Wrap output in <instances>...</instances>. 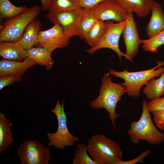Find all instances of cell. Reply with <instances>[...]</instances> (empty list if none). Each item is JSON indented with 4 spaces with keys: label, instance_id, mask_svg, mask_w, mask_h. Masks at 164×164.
<instances>
[{
    "label": "cell",
    "instance_id": "6da1fadb",
    "mask_svg": "<svg viewBox=\"0 0 164 164\" xmlns=\"http://www.w3.org/2000/svg\"><path fill=\"white\" fill-rule=\"evenodd\" d=\"M111 79L108 73L104 74L99 94L96 98L90 101L89 104L93 108L96 110L104 108L108 111V118L115 130L116 127L115 120L121 116L115 112L117 104L126 91L122 84L114 83Z\"/></svg>",
    "mask_w": 164,
    "mask_h": 164
},
{
    "label": "cell",
    "instance_id": "7a4b0ae2",
    "mask_svg": "<svg viewBox=\"0 0 164 164\" xmlns=\"http://www.w3.org/2000/svg\"><path fill=\"white\" fill-rule=\"evenodd\" d=\"M148 102L143 100L142 102V112L137 121L131 123L127 133L131 142L138 144L141 140L147 142L149 144H160L164 141V133L156 128L153 124L150 114Z\"/></svg>",
    "mask_w": 164,
    "mask_h": 164
},
{
    "label": "cell",
    "instance_id": "3957f363",
    "mask_svg": "<svg viewBox=\"0 0 164 164\" xmlns=\"http://www.w3.org/2000/svg\"><path fill=\"white\" fill-rule=\"evenodd\" d=\"M88 152L97 164H118L123 152L116 142L102 134H96L88 140Z\"/></svg>",
    "mask_w": 164,
    "mask_h": 164
},
{
    "label": "cell",
    "instance_id": "277c9868",
    "mask_svg": "<svg viewBox=\"0 0 164 164\" xmlns=\"http://www.w3.org/2000/svg\"><path fill=\"white\" fill-rule=\"evenodd\" d=\"M164 61H158L157 65L149 70L129 72L127 69L118 72L109 69L108 74L122 79V84L125 87L126 93L129 97L138 98L141 95L140 90L145 84L151 79L158 77L164 72Z\"/></svg>",
    "mask_w": 164,
    "mask_h": 164
},
{
    "label": "cell",
    "instance_id": "5b68a950",
    "mask_svg": "<svg viewBox=\"0 0 164 164\" xmlns=\"http://www.w3.org/2000/svg\"><path fill=\"white\" fill-rule=\"evenodd\" d=\"M41 9L39 6L35 5L9 19L1 26L0 42H18L29 24L39 14Z\"/></svg>",
    "mask_w": 164,
    "mask_h": 164
},
{
    "label": "cell",
    "instance_id": "8992f818",
    "mask_svg": "<svg viewBox=\"0 0 164 164\" xmlns=\"http://www.w3.org/2000/svg\"><path fill=\"white\" fill-rule=\"evenodd\" d=\"M65 101L62 100L61 104L58 100L54 108L51 110L56 116L58 122V128L54 133L49 132L47 136L49 146H53L55 148L63 150L66 147L73 146L79 141V138L71 134L67 125V115L64 109Z\"/></svg>",
    "mask_w": 164,
    "mask_h": 164
},
{
    "label": "cell",
    "instance_id": "52a82bcc",
    "mask_svg": "<svg viewBox=\"0 0 164 164\" xmlns=\"http://www.w3.org/2000/svg\"><path fill=\"white\" fill-rule=\"evenodd\" d=\"M17 153L22 164H48L51 155L49 148L36 140L24 141L18 147Z\"/></svg>",
    "mask_w": 164,
    "mask_h": 164
},
{
    "label": "cell",
    "instance_id": "ba28073f",
    "mask_svg": "<svg viewBox=\"0 0 164 164\" xmlns=\"http://www.w3.org/2000/svg\"><path fill=\"white\" fill-rule=\"evenodd\" d=\"M112 21L110 23L105 32L98 43L94 46L86 50L90 54L100 49L107 48L114 51L117 54L120 60L122 56L126 58L125 53L122 52L119 48V42L123 30L126 24V20L121 22L114 23Z\"/></svg>",
    "mask_w": 164,
    "mask_h": 164
},
{
    "label": "cell",
    "instance_id": "9c48e42d",
    "mask_svg": "<svg viewBox=\"0 0 164 164\" xmlns=\"http://www.w3.org/2000/svg\"><path fill=\"white\" fill-rule=\"evenodd\" d=\"M84 11V8H81L70 11L49 12L46 17L54 24L60 25L66 35L70 39L76 36L79 23Z\"/></svg>",
    "mask_w": 164,
    "mask_h": 164
},
{
    "label": "cell",
    "instance_id": "30bf717a",
    "mask_svg": "<svg viewBox=\"0 0 164 164\" xmlns=\"http://www.w3.org/2000/svg\"><path fill=\"white\" fill-rule=\"evenodd\" d=\"M70 39L65 34L62 27L58 24H55L47 30H40L36 46L44 47L52 53L56 49L68 46Z\"/></svg>",
    "mask_w": 164,
    "mask_h": 164
},
{
    "label": "cell",
    "instance_id": "8fae6325",
    "mask_svg": "<svg viewBox=\"0 0 164 164\" xmlns=\"http://www.w3.org/2000/svg\"><path fill=\"white\" fill-rule=\"evenodd\" d=\"M124 42L126 47L125 53L126 60L131 61L138 53L141 43L136 23L133 13L128 12L126 19V24L122 32Z\"/></svg>",
    "mask_w": 164,
    "mask_h": 164
},
{
    "label": "cell",
    "instance_id": "7c38bea8",
    "mask_svg": "<svg viewBox=\"0 0 164 164\" xmlns=\"http://www.w3.org/2000/svg\"><path fill=\"white\" fill-rule=\"evenodd\" d=\"M92 9L98 20L118 23L125 21L128 13L112 0L104 1Z\"/></svg>",
    "mask_w": 164,
    "mask_h": 164
},
{
    "label": "cell",
    "instance_id": "4fadbf2b",
    "mask_svg": "<svg viewBox=\"0 0 164 164\" xmlns=\"http://www.w3.org/2000/svg\"><path fill=\"white\" fill-rule=\"evenodd\" d=\"M151 11V17L146 28L149 39L156 37L164 28V13L160 5L154 1Z\"/></svg>",
    "mask_w": 164,
    "mask_h": 164
},
{
    "label": "cell",
    "instance_id": "5bb4252c",
    "mask_svg": "<svg viewBox=\"0 0 164 164\" xmlns=\"http://www.w3.org/2000/svg\"><path fill=\"white\" fill-rule=\"evenodd\" d=\"M36 65L28 57L21 61L2 59L0 61V77L15 73L24 74L27 70Z\"/></svg>",
    "mask_w": 164,
    "mask_h": 164
},
{
    "label": "cell",
    "instance_id": "9a60e30c",
    "mask_svg": "<svg viewBox=\"0 0 164 164\" xmlns=\"http://www.w3.org/2000/svg\"><path fill=\"white\" fill-rule=\"evenodd\" d=\"M128 12H134L140 17L150 13L154 0H112Z\"/></svg>",
    "mask_w": 164,
    "mask_h": 164
},
{
    "label": "cell",
    "instance_id": "2e32d148",
    "mask_svg": "<svg viewBox=\"0 0 164 164\" xmlns=\"http://www.w3.org/2000/svg\"><path fill=\"white\" fill-rule=\"evenodd\" d=\"M0 56L5 59L21 61L28 54L18 42L3 41L0 42Z\"/></svg>",
    "mask_w": 164,
    "mask_h": 164
},
{
    "label": "cell",
    "instance_id": "e0dca14e",
    "mask_svg": "<svg viewBox=\"0 0 164 164\" xmlns=\"http://www.w3.org/2000/svg\"><path fill=\"white\" fill-rule=\"evenodd\" d=\"M41 26L40 21L35 19L27 27L22 36L18 42L25 50H27L37 46Z\"/></svg>",
    "mask_w": 164,
    "mask_h": 164
},
{
    "label": "cell",
    "instance_id": "ac0fdd59",
    "mask_svg": "<svg viewBox=\"0 0 164 164\" xmlns=\"http://www.w3.org/2000/svg\"><path fill=\"white\" fill-rule=\"evenodd\" d=\"M27 51L28 57L36 64L45 66L47 70L52 68L55 63L51 56L52 52L44 47H33Z\"/></svg>",
    "mask_w": 164,
    "mask_h": 164
},
{
    "label": "cell",
    "instance_id": "d6986e66",
    "mask_svg": "<svg viewBox=\"0 0 164 164\" xmlns=\"http://www.w3.org/2000/svg\"><path fill=\"white\" fill-rule=\"evenodd\" d=\"M12 124L7 119L5 114L0 113V154L11 145L14 140L11 127Z\"/></svg>",
    "mask_w": 164,
    "mask_h": 164
},
{
    "label": "cell",
    "instance_id": "ffe728a7",
    "mask_svg": "<svg viewBox=\"0 0 164 164\" xmlns=\"http://www.w3.org/2000/svg\"><path fill=\"white\" fill-rule=\"evenodd\" d=\"M143 92L148 99L153 100L164 94V72L158 79L153 78L146 84Z\"/></svg>",
    "mask_w": 164,
    "mask_h": 164
},
{
    "label": "cell",
    "instance_id": "44dd1931",
    "mask_svg": "<svg viewBox=\"0 0 164 164\" xmlns=\"http://www.w3.org/2000/svg\"><path fill=\"white\" fill-rule=\"evenodd\" d=\"M112 21L98 20L85 36L84 39L91 47L95 46L103 36Z\"/></svg>",
    "mask_w": 164,
    "mask_h": 164
},
{
    "label": "cell",
    "instance_id": "7402d4cb",
    "mask_svg": "<svg viewBox=\"0 0 164 164\" xmlns=\"http://www.w3.org/2000/svg\"><path fill=\"white\" fill-rule=\"evenodd\" d=\"M85 9L84 13L79 23L76 36L83 39L98 20L92 9Z\"/></svg>",
    "mask_w": 164,
    "mask_h": 164
},
{
    "label": "cell",
    "instance_id": "603a6c76",
    "mask_svg": "<svg viewBox=\"0 0 164 164\" xmlns=\"http://www.w3.org/2000/svg\"><path fill=\"white\" fill-rule=\"evenodd\" d=\"M25 6H16L9 0H0V19L10 18L18 15L26 9Z\"/></svg>",
    "mask_w": 164,
    "mask_h": 164
},
{
    "label": "cell",
    "instance_id": "cb8c5ba5",
    "mask_svg": "<svg viewBox=\"0 0 164 164\" xmlns=\"http://www.w3.org/2000/svg\"><path fill=\"white\" fill-rule=\"evenodd\" d=\"M79 0H51L49 12L70 11L81 9Z\"/></svg>",
    "mask_w": 164,
    "mask_h": 164
},
{
    "label": "cell",
    "instance_id": "d4e9b609",
    "mask_svg": "<svg viewBox=\"0 0 164 164\" xmlns=\"http://www.w3.org/2000/svg\"><path fill=\"white\" fill-rule=\"evenodd\" d=\"M72 164H97L88 155V146L83 143H79L75 150Z\"/></svg>",
    "mask_w": 164,
    "mask_h": 164
},
{
    "label": "cell",
    "instance_id": "484cf974",
    "mask_svg": "<svg viewBox=\"0 0 164 164\" xmlns=\"http://www.w3.org/2000/svg\"><path fill=\"white\" fill-rule=\"evenodd\" d=\"M144 51H149L156 53L158 48L164 44V28L157 36L152 39L141 40Z\"/></svg>",
    "mask_w": 164,
    "mask_h": 164
},
{
    "label": "cell",
    "instance_id": "4316f807",
    "mask_svg": "<svg viewBox=\"0 0 164 164\" xmlns=\"http://www.w3.org/2000/svg\"><path fill=\"white\" fill-rule=\"evenodd\" d=\"M23 74L22 73H15L0 77V90L15 82L22 80V76Z\"/></svg>",
    "mask_w": 164,
    "mask_h": 164
},
{
    "label": "cell",
    "instance_id": "83f0119b",
    "mask_svg": "<svg viewBox=\"0 0 164 164\" xmlns=\"http://www.w3.org/2000/svg\"><path fill=\"white\" fill-rule=\"evenodd\" d=\"M148 104L150 112L164 111V96L151 100Z\"/></svg>",
    "mask_w": 164,
    "mask_h": 164
},
{
    "label": "cell",
    "instance_id": "f1b7e54d",
    "mask_svg": "<svg viewBox=\"0 0 164 164\" xmlns=\"http://www.w3.org/2000/svg\"><path fill=\"white\" fill-rule=\"evenodd\" d=\"M156 125L161 130L164 131V111L152 112Z\"/></svg>",
    "mask_w": 164,
    "mask_h": 164
},
{
    "label": "cell",
    "instance_id": "f546056e",
    "mask_svg": "<svg viewBox=\"0 0 164 164\" xmlns=\"http://www.w3.org/2000/svg\"><path fill=\"white\" fill-rule=\"evenodd\" d=\"M151 151L147 149L142 152L136 158L132 159L123 161L122 160L120 161L118 164H134L137 163L144 164V159L150 153Z\"/></svg>",
    "mask_w": 164,
    "mask_h": 164
},
{
    "label": "cell",
    "instance_id": "4dcf8cb0",
    "mask_svg": "<svg viewBox=\"0 0 164 164\" xmlns=\"http://www.w3.org/2000/svg\"><path fill=\"white\" fill-rule=\"evenodd\" d=\"M105 0H79L82 8L92 9L102 2Z\"/></svg>",
    "mask_w": 164,
    "mask_h": 164
},
{
    "label": "cell",
    "instance_id": "1f68e13d",
    "mask_svg": "<svg viewBox=\"0 0 164 164\" xmlns=\"http://www.w3.org/2000/svg\"><path fill=\"white\" fill-rule=\"evenodd\" d=\"M51 0H40L41 9L45 11L48 9Z\"/></svg>",
    "mask_w": 164,
    "mask_h": 164
}]
</instances>
